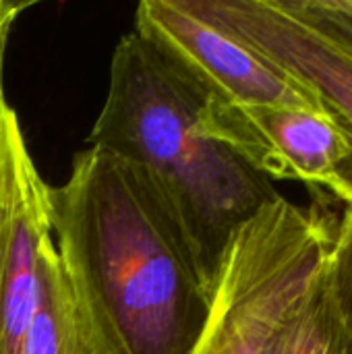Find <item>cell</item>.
<instances>
[{"instance_id":"cell-1","label":"cell","mask_w":352,"mask_h":354,"mask_svg":"<svg viewBox=\"0 0 352 354\" xmlns=\"http://www.w3.org/2000/svg\"><path fill=\"white\" fill-rule=\"evenodd\" d=\"M56 255L89 354H189L210 295L162 205L118 156L87 145L48 187Z\"/></svg>"},{"instance_id":"cell-2","label":"cell","mask_w":352,"mask_h":354,"mask_svg":"<svg viewBox=\"0 0 352 354\" xmlns=\"http://www.w3.org/2000/svg\"><path fill=\"white\" fill-rule=\"evenodd\" d=\"M203 93L137 31L110 60L89 145L124 160L180 234L212 299L234 232L280 193L201 124Z\"/></svg>"},{"instance_id":"cell-3","label":"cell","mask_w":352,"mask_h":354,"mask_svg":"<svg viewBox=\"0 0 352 354\" xmlns=\"http://www.w3.org/2000/svg\"><path fill=\"white\" fill-rule=\"evenodd\" d=\"M334 222L278 195L230 239L205 324L189 354H263L322 272Z\"/></svg>"},{"instance_id":"cell-4","label":"cell","mask_w":352,"mask_h":354,"mask_svg":"<svg viewBox=\"0 0 352 354\" xmlns=\"http://www.w3.org/2000/svg\"><path fill=\"white\" fill-rule=\"evenodd\" d=\"M178 2L309 89L352 145V54L299 15L288 0ZM340 201L352 203V164Z\"/></svg>"},{"instance_id":"cell-5","label":"cell","mask_w":352,"mask_h":354,"mask_svg":"<svg viewBox=\"0 0 352 354\" xmlns=\"http://www.w3.org/2000/svg\"><path fill=\"white\" fill-rule=\"evenodd\" d=\"M133 31L149 41L205 97L241 106L324 112L309 89L222 29L183 8L178 0L139 2Z\"/></svg>"},{"instance_id":"cell-6","label":"cell","mask_w":352,"mask_h":354,"mask_svg":"<svg viewBox=\"0 0 352 354\" xmlns=\"http://www.w3.org/2000/svg\"><path fill=\"white\" fill-rule=\"evenodd\" d=\"M201 124L270 180H299L340 199L352 145L324 112L282 106H241L203 95Z\"/></svg>"},{"instance_id":"cell-7","label":"cell","mask_w":352,"mask_h":354,"mask_svg":"<svg viewBox=\"0 0 352 354\" xmlns=\"http://www.w3.org/2000/svg\"><path fill=\"white\" fill-rule=\"evenodd\" d=\"M263 354H352V328L336 303L326 263Z\"/></svg>"},{"instance_id":"cell-8","label":"cell","mask_w":352,"mask_h":354,"mask_svg":"<svg viewBox=\"0 0 352 354\" xmlns=\"http://www.w3.org/2000/svg\"><path fill=\"white\" fill-rule=\"evenodd\" d=\"M21 354H89L52 241L39 257V301Z\"/></svg>"},{"instance_id":"cell-9","label":"cell","mask_w":352,"mask_h":354,"mask_svg":"<svg viewBox=\"0 0 352 354\" xmlns=\"http://www.w3.org/2000/svg\"><path fill=\"white\" fill-rule=\"evenodd\" d=\"M326 274L336 303L352 328V203L344 205L342 218L334 226Z\"/></svg>"},{"instance_id":"cell-10","label":"cell","mask_w":352,"mask_h":354,"mask_svg":"<svg viewBox=\"0 0 352 354\" xmlns=\"http://www.w3.org/2000/svg\"><path fill=\"white\" fill-rule=\"evenodd\" d=\"M288 4L352 54V15L336 0H288Z\"/></svg>"},{"instance_id":"cell-11","label":"cell","mask_w":352,"mask_h":354,"mask_svg":"<svg viewBox=\"0 0 352 354\" xmlns=\"http://www.w3.org/2000/svg\"><path fill=\"white\" fill-rule=\"evenodd\" d=\"M31 6H33V2L0 0V91H4V85H2V64H4V50H6V41H8L10 29L17 23V19L21 17V12L31 8Z\"/></svg>"},{"instance_id":"cell-12","label":"cell","mask_w":352,"mask_h":354,"mask_svg":"<svg viewBox=\"0 0 352 354\" xmlns=\"http://www.w3.org/2000/svg\"><path fill=\"white\" fill-rule=\"evenodd\" d=\"M19 127H21L19 124V116L6 104L4 91H0V183H2V172H4V162H6V153H8V145H10V139H12V135H15V131Z\"/></svg>"},{"instance_id":"cell-13","label":"cell","mask_w":352,"mask_h":354,"mask_svg":"<svg viewBox=\"0 0 352 354\" xmlns=\"http://www.w3.org/2000/svg\"><path fill=\"white\" fill-rule=\"evenodd\" d=\"M336 4H338L342 10H346V12H351L352 15V0H336Z\"/></svg>"}]
</instances>
